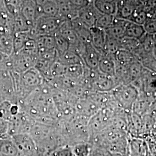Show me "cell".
Returning <instances> with one entry per match:
<instances>
[{"label": "cell", "mask_w": 156, "mask_h": 156, "mask_svg": "<svg viewBox=\"0 0 156 156\" xmlns=\"http://www.w3.org/2000/svg\"><path fill=\"white\" fill-rule=\"evenodd\" d=\"M66 20L65 18L62 19L58 17H41L35 20L30 34L34 38L45 35L54 36Z\"/></svg>", "instance_id": "obj_1"}, {"label": "cell", "mask_w": 156, "mask_h": 156, "mask_svg": "<svg viewBox=\"0 0 156 156\" xmlns=\"http://www.w3.org/2000/svg\"><path fill=\"white\" fill-rule=\"evenodd\" d=\"M112 93L119 106L128 113L132 111L133 105L139 95L138 90L131 83L117 86Z\"/></svg>", "instance_id": "obj_2"}, {"label": "cell", "mask_w": 156, "mask_h": 156, "mask_svg": "<svg viewBox=\"0 0 156 156\" xmlns=\"http://www.w3.org/2000/svg\"><path fill=\"white\" fill-rule=\"evenodd\" d=\"M101 55L91 42L84 43L80 52V56L84 66L91 70L98 69Z\"/></svg>", "instance_id": "obj_3"}, {"label": "cell", "mask_w": 156, "mask_h": 156, "mask_svg": "<svg viewBox=\"0 0 156 156\" xmlns=\"http://www.w3.org/2000/svg\"><path fill=\"white\" fill-rule=\"evenodd\" d=\"M11 137L16 145L20 156L28 155L37 149L33 138L28 133L15 134Z\"/></svg>", "instance_id": "obj_4"}, {"label": "cell", "mask_w": 156, "mask_h": 156, "mask_svg": "<svg viewBox=\"0 0 156 156\" xmlns=\"http://www.w3.org/2000/svg\"><path fill=\"white\" fill-rule=\"evenodd\" d=\"M144 4L140 0H121L117 2L115 16L128 20L139 7Z\"/></svg>", "instance_id": "obj_5"}, {"label": "cell", "mask_w": 156, "mask_h": 156, "mask_svg": "<svg viewBox=\"0 0 156 156\" xmlns=\"http://www.w3.org/2000/svg\"><path fill=\"white\" fill-rule=\"evenodd\" d=\"M147 147L146 140L128 135V151L127 156H147Z\"/></svg>", "instance_id": "obj_6"}, {"label": "cell", "mask_w": 156, "mask_h": 156, "mask_svg": "<svg viewBox=\"0 0 156 156\" xmlns=\"http://www.w3.org/2000/svg\"><path fill=\"white\" fill-rule=\"evenodd\" d=\"M116 69V61L114 55L106 53L101 55L98 65V70L108 76H114Z\"/></svg>", "instance_id": "obj_7"}, {"label": "cell", "mask_w": 156, "mask_h": 156, "mask_svg": "<svg viewBox=\"0 0 156 156\" xmlns=\"http://www.w3.org/2000/svg\"><path fill=\"white\" fill-rule=\"evenodd\" d=\"M91 43L101 54L104 53L106 42V32L105 30L94 26L90 28Z\"/></svg>", "instance_id": "obj_8"}, {"label": "cell", "mask_w": 156, "mask_h": 156, "mask_svg": "<svg viewBox=\"0 0 156 156\" xmlns=\"http://www.w3.org/2000/svg\"><path fill=\"white\" fill-rule=\"evenodd\" d=\"M127 22L128 20L115 16V19L111 26L105 30L106 35L116 39L121 40L124 37L125 27Z\"/></svg>", "instance_id": "obj_9"}, {"label": "cell", "mask_w": 156, "mask_h": 156, "mask_svg": "<svg viewBox=\"0 0 156 156\" xmlns=\"http://www.w3.org/2000/svg\"><path fill=\"white\" fill-rule=\"evenodd\" d=\"M101 14L93 4L91 6H86L83 11L78 14V16L76 17L89 27L91 28L95 26L96 20Z\"/></svg>", "instance_id": "obj_10"}, {"label": "cell", "mask_w": 156, "mask_h": 156, "mask_svg": "<svg viewBox=\"0 0 156 156\" xmlns=\"http://www.w3.org/2000/svg\"><path fill=\"white\" fill-rule=\"evenodd\" d=\"M93 4L101 14L115 16L117 9L116 0H94Z\"/></svg>", "instance_id": "obj_11"}, {"label": "cell", "mask_w": 156, "mask_h": 156, "mask_svg": "<svg viewBox=\"0 0 156 156\" xmlns=\"http://www.w3.org/2000/svg\"><path fill=\"white\" fill-rule=\"evenodd\" d=\"M57 60L66 66L83 64L81 57L78 53L69 48L58 55Z\"/></svg>", "instance_id": "obj_12"}, {"label": "cell", "mask_w": 156, "mask_h": 156, "mask_svg": "<svg viewBox=\"0 0 156 156\" xmlns=\"http://www.w3.org/2000/svg\"><path fill=\"white\" fill-rule=\"evenodd\" d=\"M146 33L143 25L128 21L125 27L124 37L140 40Z\"/></svg>", "instance_id": "obj_13"}, {"label": "cell", "mask_w": 156, "mask_h": 156, "mask_svg": "<svg viewBox=\"0 0 156 156\" xmlns=\"http://www.w3.org/2000/svg\"><path fill=\"white\" fill-rule=\"evenodd\" d=\"M116 62L123 66H128L136 61H138L136 57L128 50L121 49L114 55Z\"/></svg>", "instance_id": "obj_14"}, {"label": "cell", "mask_w": 156, "mask_h": 156, "mask_svg": "<svg viewBox=\"0 0 156 156\" xmlns=\"http://www.w3.org/2000/svg\"><path fill=\"white\" fill-rule=\"evenodd\" d=\"M121 49V40L116 39L115 38L107 35L104 48V53L115 55L117 51Z\"/></svg>", "instance_id": "obj_15"}, {"label": "cell", "mask_w": 156, "mask_h": 156, "mask_svg": "<svg viewBox=\"0 0 156 156\" xmlns=\"http://www.w3.org/2000/svg\"><path fill=\"white\" fill-rule=\"evenodd\" d=\"M128 67V75L131 84L136 80L142 73L144 67L139 61H136L129 65Z\"/></svg>", "instance_id": "obj_16"}, {"label": "cell", "mask_w": 156, "mask_h": 156, "mask_svg": "<svg viewBox=\"0 0 156 156\" xmlns=\"http://www.w3.org/2000/svg\"><path fill=\"white\" fill-rule=\"evenodd\" d=\"M147 19V12L145 6L143 5L139 7L134 12V13L129 19L128 21L144 26Z\"/></svg>", "instance_id": "obj_17"}, {"label": "cell", "mask_w": 156, "mask_h": 156, "mask_svg": "<svg viewBox=\"0 0 156 156\" xmlns=\"http://www.w3.org/2000/svg\"><path fill=\"white\" fill-rule=\"evenodd\" d=\"M71 147L75 156H89L92 146L89 142H84L78 143Z\"/></svg>", "instance_id": "obj_18"}, {"label": "cell", "mask_w": 156, "mask_h": 156, "mask_svg": "<svg viewBox=\"0 0 156 156\" xmlns=\"http://www.w3.org/2000/svg\"><path fill=\"white\" fill-rule=\"evenodd\" d=\"M121 45L122 49L128 50L134 54L140 46V42L139 40L124 37L121 39Z\"/></svg>", "instance_id": "obj_19"}, {"label": "cell", "mask_w": 156, "mask_h": 156, "mask_svg": "<svg viewBox=\"0 0 156 156\" xmlns=\"http://www.w3.org/2000/svg\"><path fill=\"white\" fill-rule=\"evenodd\" d=\"M114 19V15L101 14L100 16L98 17V19L96 20L95 26L105 30L106 28H108L110 26H111Z\"/></svg>", "instance_id": "obj_20"}, {"label": "cell", "mask_w": 156, "mask_h": 156, "mask_svg": "<svg viewBox=\"0 0 156 156\" xmlns=\"http://www.w3.org/2000/svg\"><path fill=\"white\" fill-rule=\"evenodd\" d=\"M140 62L144 68L156 74V58L154 56L149 57Z\"/></svg>", "instance_id": "obj_21"}, {"label": "cell", "mask_w": 156, "mask_h": 156, "mask_svg": "<svg viewBox=\"0 0 156 156\" xmlns=\"http://www.w3.org/2000/svg\"><path fill=\"white\" fill-rule=\"evenodd\" d=\"M146 33L151 35L156 34V19H147L144 24Z\"/></svg>", "instance_id": "obj_22"}, {"label": "cell", "mask_w": 156, "mask_h": 156, "mask_svg": "<svg viewBox=\"0 0 156 156\" xmlns=\"http://www.w3.org/2000/svg\"><path fill=\"white\" fill-rule=\"evenodd\" d=\"M91 149L89 156H107L105 150L91 145Z\"/></svg>", "instance_id": "obj_23"}, {"label": "cell", "mask_w": 156, "mask_h": 156, "mask_svg": "<svg viewBox=\"0 0 156 156\" xmlns=\"http://www.w3.org/2000/svg\"><path fill=\"white\" fill-rule=\"evenodd\" d=\"M50 153H48L42 149H41L38 147L35 151H34L30 154L26 156H49Z\"/></svg>", "instance_id": "obj_24"}, {"label": "cell", "mask_w": 156, "mask_h": 156, "mask_svg": "<svg viewBox=\"0 0 156 156\" xmlns=\"http://www.w3.org/2000/svg\"><path fill=\"white\" fill-rule=\"evenodd\" d=\"M149 138H150L151 140L156 143V123L151 131V133Z\"/></svg>", "instance_id": "obj_25"}, {"label": "cell", "mask_w": 156, "mask_h": 156, "mask_svg": "<svg viewBox=\"0 0 156 156\" xmlns=\"http://www.w3.org/2000/svg\"><path fill=\"white\" fill-rule=\"evenodd\" d=\"M140 1L142 2V4H144V5L145 6H147L156 0H140Z\"/></svg>", "instance_id": "obj_26"}, {"label": "cell", "mask_w": 156, "mask_h": 156, "mask_svg": "<svg viewBox=\"0 0 156 156\" xmlns=\"http://www.w3.org/2000/svg\"><path fill=\"white\" fill-rule=\"evenodd\" d=\"M153 38H154V45H155V48L156 49V34L153 35Z\"/></svg>", "instance_id": "obj_27"}, {"label": "cell", "mask_w": 156, "mask_h": 156, "mask_svg": "<svg viewBox=\"0 0 156 156\" xmlns=\"http://www.w3.org/2000/svg\"><path fill=\"white\" fill-rule=\"evenodd\" d=\"M147 156H151V155H150V154H149L148 153H147Z\"/></svg>", "instance_id": "obj_28"}]
</instances>
